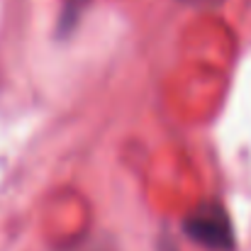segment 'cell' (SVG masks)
I'll use <instances>...</instances> for the list:
<instances>
[{
	"label": "cell",
	"mask_w": 251,
	"mask_h": 251,
	"mask_svg": "<svg viewBox=\"0 0 251 251\" xmlns=\"http://www.w3.org/2000/svg\"><path fill=\"white\" fill-rule=\"evenodd\" d=\"M180 2L193 5V7H215V5H220L222 0H180Z\"/></svg>",
	"instance_id": "obj_4"
},
{
	"label": "cell",
	"mask_w": 251,
	"mask_h": 251,
	"mask_svg": "<svg viewBox=\"0 0 251 251\" xmlns=\"http://www.w3.org/2000/svg\"><path fill=\"white\" fill-rule=\"evenodd\" d=\"M61 251H112V247L105 242V239H83L74 247H66Z\"/></svg>",
	"instance_id": "obj_3"
},
{
	"label": "cell",
	"mask_w": 251,
	"mask_h": 251,
	"mask_svg": "<svg viewBox=\"0 0 251 251\" xmlns=\"http://www.w3.org/2000/svg\"><path fill=\"white\" fill-rule=\"evenodd\" d=\"M185 234L210 251H232L234 249V227L229 222L227 210L220 202L198 205L183 222Z\"/></svg>",
	"instance_id": "obj_1"
},
{
	"label": "cell",
	"mask_w": 251,
	"mask_h": 251,
	"mask_svg": "<svg viewBox=\"0 0 251 251\" xmlns=\"http://www.w3.org/2000/svg\"><path fill=\"white\" fill-rule=\"evenodd\" d=\"M88 0H66L64 5V15H61V29H71L76 22H78V12L83 10V5Z\"/></svg>",
	"instance_id": "obj_2"
}]
</instances>
